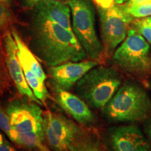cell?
Wrapping results in <instances>:
<instances>
[{"label":"cell","mask_w":151,"mask_h":151,"mask_svg":"<svg viewBox=\"0 0 151 151\" xmlns=\"http://www.w3.org/2000/svg\"><path fill=\"white\" fill-rule=\"evenodd\" d=\"M0 151H18L12 143L9 142L7 139L0 144Z\"/></svg>","instance_id":"obj_23"},{"label":"cell","mask_w":151,"mask_h":151,"mask_svg":"<svg viewBox=\"0 0 151 151\" xmlns=\"http://www.w3.org/2000/svg\"><path fill=\"white\" fill-rule=\"evenodd\" d=\"M145 130H146L147 135L151 141V118H148V120H147L146 125H145Z\"/></svg>","instance_id":"obj_24"},{"label":"cell","mask_w":151,"mask_h":151,"mask_svg":"<svg viewBox=\"0 0 151 151\" xmlns=\"http://www.w3.org/2000/svg\"><path fill=\"white\" fill-rule=\"evenodd\" d=\"M115 65L125 72L143 76L151 72V58L149 43L134 29L112 55Z\"/></svg>","instance_id":"obj_5"},{"label":"cell","mask_w":151,"mask_h":151,"mask_svg":"<svg viewBox=\"0 0 151 151\" xmlns=\"http://www.w3.org/2000/svg\"><path fill=\"white\" fill-rule=\"evenodd\" d=\"M75 146L78 147L81 151H99L96 145L84 138L81 139L76 143Z\"/></svg>","instance_id":"obj_19"},{"label":"cell","mask_w":151,"mask_h":151,"mask_svg":"<svg viewBox=\"0 0 151 151\" xmlns=\"http://www.w3.org/2000/svg\"><path fill=\"white\" fill-rule=\"evenodd\" d=\"M41 0H19L20 5L24 8L33 9Z\"/></svg>","instance_id":"obj_22"},{"label":"cell","mask_w":151,"mask_h":151,"mask_svg":"<svg viewBox=\"0 0 151 151\" xmlns=\"http://www.w3.org/2000/svg\"><path fill=\"white\" fill-rule=\"evenodd\" d=\"M149 86H150V90H151V76H150V81H149Z\"/></svg>","instance_id":"obj_29"},{"label":"cell","mask_w":151,"mask_h":151,"mask_svg":"<svg viewBox=\"0 0 151 151\" xmlns=\"http://www.w3.org/2000/svg\"><path fill=\"white\" fill-rule=\"evenodd\" d=\"M99 62L92 60L79 62H68L49 67V76L52 86L65 90L72 88L88 71L98 66Z\"/></svg>","instance_id":"obj_11"},{"label":"cell","mask_w":151,"mask_h":151,"mask_svg":"<svg viewBox=\"0 0 151 151\" xmlns=\"http://www.w3.org/2000/svg\"><path fill=\"white\" fill-rule=\"evenodd\" d=\"M98 14L104 55L111 57L127 37L133 17L128 14L123 5L116 4L107 9L98 6Z\"/></svg>","instance_id":"obj_6"},{"label":"cell","mask_w":151,"mask_h":151,"mask_svg":"<svg viewBox=\"0 0 151 151\" xmlns=\"http://www.w3.org/2000/svg\"><path fill=\"white\" fill-rule=\"evenodd\" d=\"M122 83V79L116 69L97 66L88 71L75 85L77 95L90 107L103 109Z\"/></svg>","instance_id":"obj_3"},{"label":"cell","mask_w":151,"mask_h":151,"mask_svg":"<svg viewBox=\"0 0 151 151\" xmlns=\"http://www.w3.org/2000/svg\"><path fill=\"white\" fill-rule=\"evenodd\" d=\"M52 86L55 103L76 121L83 125H88L94 121V115L84 100L68 90Z\"/></svg>","instance_id":"obj_13"},{"label":"cell","mask_w":151,"mask_h":151,"mask_svg":"<svg viewBox=\"0 0 151 151\" xmlns=\"http://www.w3.org/2000/svg\"><path fill=\"white\" fill-rule=\"evenodd\" d=\"M43 132L49 147L54 151H71L82 138V129L63 115L43 112Z\"/></svg>","instance_id":"obj_7"},{"label":"cell","mask_w":151,"mask_h":151,"mask_svg":"<svg viewBox=\"0 0 151 151\" xmlns=\"http://www.w3.org/2000/svg\"><path fill=\"white\" fill-rule=\"evenodd\" d=\"M55 1H64V0H55Z\"/></svg>","instance_id":"obj_30"},{"label":"cell","mask_w":151,"mask_h":151,"mask_svg":"<svg viewBox=\"0 0 151 151\" xmlns=\"http://www.w3.org/2000/svg\"><path fill=\"white\" fill-rule=\"evenodd\" d=\"M150 1V0H129L126 3H124V4L127 6H132V5H136V4H139L146 2V1Z\"/></svg>","instance_id":"obj_25"},{"label":"cell","mask_w":151,"mask_h":151,"mask_svg":"<svg viewBox=\"0 0 151 151\" xmlns=\"http://www.w3.org/2000/svg\"><path fill=\"white\" fill-rule=\"evenodd\" d=\"M0 129L8 137L10 140L16 144L18 140V133L11 124L10 118L5 109L0 104Z\"/></svg>","instance_id":"obj_15"},{"label":"cell","mask_w":151,"mask_h":151,"mask_svg":"<svg viewBox=\"0 0 151 151\" xmlns=\"http://www.w3.org/2000/svg\"><path fill=\"white\" fill-rule=\"evenodd\" d=\"M71 151H81V150L78 148V147L74 146L73 147V149H72V150H71Z\"/></svg>","instance_id":"obj_28"},{"label":"cell","mask_w":151,"mask_h":151,"mask_svg":"<svg viewBox=\"0 0 151 151\" xmlns=\"http://www.w3.org/2000/svg\"><path fill=\"white\" fill-rule=\"evenodd\" d=\"M124 9L133 18H143L151 16V0L139 4L127 6L123 4Z\"/></svg>","instance_id":"obj_16"},{"label":"cell","mask_w":151,"mask_h":151,"mask_svg":"<svg viewBox=\"0 0 151 151\" xmlns=\"http://www.w3.org/2000/svg\"><path fill=\"white\" fill-rule=\"evenodd\" d=\"M109 137L113 151H150L146 137L136 125L111 127Z\"/></svg>","instance_id":"obj_12"},{"label":"cell","mask_w":151,"mask_h":151,"mask_svg":"<svg viewBox=\"0 0 151 151\" xmlns=\"http://www.w3.org/2000/svg\"><path fill=\"white\" fill-rule=\"evenodd\" d=\"M98 6L101 8H110L115 4L114 0H93Z\"/></svg>","instance_id":"obj_21"},{"label":"cell","mask_w":151,"mask_h":151,"mask_svg":"<svg viewBox=\"0 0 151 151\" xmlns=\"http://www.w3.org/2000/svg\"><path fill=\"white\" fill-rule=\"evenodd\" d=\"M72 30L90 60L99 62L104 58L103 45L95 29L94 12L89 0H69Z\"/></svg>","instance_id":"obj_4"},{"label":"cell","mask_w":151,"mask_h":151,"mask_svg":"<svg viewBox=\"0 0 151 151\" xmlns=\"http://www.w3.org/2000/svg\"><path fill=\"white\" fill-rule=\"evenodd\" d=\"M4 44L7 69L19 93L27 97L30 101L37 103L39 105H42L39 100L35 97L33 91L27 84L21 65L17 55L16 42L13 37L12 33L9 30H7L4 34Z\"/></svg>","instance_id":"obj_10"},{"label":"cell","mask_w":151,"mask_h":151,"mask_svg":"<svg viewBox=\"0 0 151 151\" xmlns=\"http://www.w3.org/2000/svg\"><path fill=\"white\" fill-rule=\"evenodd\" d=\"M128 1H129V0H114V2L116 4L121 5V4H123L124 3H126Z\"/></svg>","instance_id":"obj_26"},{"label":"cell","mask_w":151,"mask_h":151,"mask_svg":"<svg viewBox=\"0 0 151 151\" xmlns=\"http://www.w3.org/2000/svg\"><path fill=\"white\" fill-rule=\"evenodd\" d=\"M37 103L14 99L6 108L11 124L18 133H32L44 138L43 111Z\"/></svg>","instance_id":"obj_9"},{"label":"cell","mask_w":151,"mask_h":151,"mask_svg":"<svg viewBox=\"0 0 151 151\" xmlns=\"http://www.w3.org/2000/svg\"><path fill=\"white\" fill-rule=\"evenodd\" d=\"M29 48L48 67L87 59L86 52L73 31L33 11L29 22Z\"/></svg>","instance_id":"obj_1"},{"label":"cell","mask_w":151,"mask_h":151,"mask_svg":"<svg viewBox=\"0 0 151 151\" xmlns=\"http://www.w3.org/2000/svg\"><path fill=\"white\" fill-rule=\"evenodd\" d=\"M102 112L111 122H139L150 115L151 100L143 88L127 82L119 88Z\"/></svg>","instance_id":"obj_2"},{"label":"cell","mask_w":151,"mask_h":151,"mask_svg":"<svg viewBox=\"0 0 151 151\" xmlns=\"http://www.w3.org/2000/svg\"><path fill=\"white\" fill-rule=\"evenodd\" d=\"M0 1H2V2L4 3L5 4H6L7 6H9L10 7L11 4H12V2L14 0H0Z\"/></svg>","instance_id":"obj_27"},{"label":"cell","mask_w":151,"mask_h":151,"mask_svg":"<svg viewBox=\"0 0 151 151\" xmlns=\"http://www.w3.org/2000/svg\"><path fill=\"white\" fill-rule=\"evenodd\" d=\"M11 19V13L9 6L0 1V35H4L7 31Z\"/></svg>","instance_id":"obj_18"},{"label":"cell","mask_w":151,"mask_h":151,"mask_svg":"<svg viewBox=\"0 0 151 151\" xmlns=\"http://www.w3.org/2000/svg\"><path fill=\"white\" fill-rule=\"evenodd\" d=\"M132 27L151 44V16L132 21Z\"/></svg>","instance_id":"obj_17"},{"label":"cell","mask_w":151,"mask_h":151,"mask_svg":"<svg viewBox=\"0 0 151 151\" xmlns=\"http://www.w3.org/2000/svg\"><path fill=\"white\" fill-rule=\"evenodd\" d=\"M33 11L69 31H73L69 4L55 0H41L34 7Z\"/></svg>","instance_id":"obj_14"},{"label":"cell","mask_w":151,"mask_h":151,"mask_svg":"<svg viewBox=\"0 0 151 151\" xmlns=\"http://www.w3.org/2000/svg\"><path fill=\"white\" fill-rule=\"evenodd\" d=\"M7 84V77L6 73H5L4 69L3 64L1 60H0V95L3 93L6 86Z\"/></svg>","instance_id":"obj_20"},{"label":"cell","mask_w":151,"mask_h":151,"mask_svg":"<svg viewBox=\"0 0 151 151\" xmlns=\"http://www.w3.org/2000/svg\"><path fill=\"white\" fill-rule=\"evenodd\" d=\"M11 32L16 42L17 55L27 84L33 91L35 97L42 105L45 104L50 96L45 84L46 80V73L37 58L30 50L29 46L25 44L17 30L12 27Z\"/></svg>","instance_id":"obj_8"}]
</instances>
